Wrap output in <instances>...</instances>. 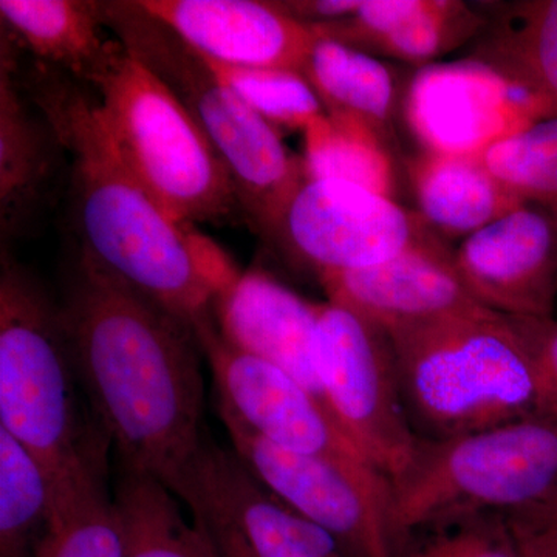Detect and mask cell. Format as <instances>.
Returning a JSON list of instances; mask_svg holds the SVG:
<instances>
[{
	"label": "cell",
	"instance_id": "603a6c76",
	"mask_svg": "<svg viewBox=\"0 0 557 557\" xmlns=\"http://www.w3.org/2000/svg\"><path fill=\"white\" fill-rule=\"evenodd\" d=\"M318 35V33H317ZM302 75L317 91L325 113L364 124L388 146L395 143V123L403 97L394 70L380 58L319 36Z\"/></svg>",
	"mask_w": 557,
	"mask_h": 557
},
{
	"label": "cell",
	"instance_id": "ba28073f",
	"mask_svg": "<svg viewBox=\"0 0 557 557\" xmlns=\"http://www.w3.org/2000/svg\"><path fill=\"white\" fill-rule=\"evenodd\" d=\"M317 366L330 412L373 468L392 482L418 445L386 330L361 314L319 307Z\"/></svg>",
	"mask_w": 557,
	"mask_h": 557
},
{
	"label": "cell",
	"instance_id": "7402d4cb",
	"mask_svg": "<svg viewBox=\"0 0 557 557\" xmlns=\"http://www.w3.org/2000/svg\"><path fill=\"white\" fill-rule=\"evenodd\" d=\"M486 16L469 58L525 91L542 119L557 116V0L500 3Z\"/></svg>",
	"mask_w": 557,
	"mask_h": 557
},
{
	"label": "cell",
	"instance_id": "277c9868",
	"mask_svg": "<svg viewBox=\"0 0 557 557\" xmlns=\"http://www.w3.org/2000/svg\"><path fill=\"white\" fill-rule=\"evenodd\" d=\"M0 428L38 458L53 497L108 468L110 445L81 388L60 307L5 255L0 273Z\"/></svg>",
	"mask_w": 557,
	"mask_h": 557
},
{
	"label": "cell",
	"instance_id": "5b68a950",
	"mask_svg": "<svg viewBox=\"0 0 557 557\" xmlns=\"http://www.w3.org/2000/svg\"><path fill=\"white\" fill-rule=\"evenodd\" d=\"M106 27L149 69L196 121L228 172L242 215L265 234L306 180L302 159L281 134L222 83L200 53L138 0L101 2Z\"/></svg>",
	"mask_w": 557,
	"mask_h": 557
},
{
	"label": "cell",
	"instance_id": "e0dca14e",
	"mask_svg": "<svg viewBox=\"0 0 557 557\" xmlns=\"http://www.w3.org/2000/svg\"><path fill=\"white\" fill-rule=\"evenodd\" d=\"M319 307L265 271L248 270L220 293L211 314L231 346L284 370L330 412L317 366Z\"/></svg>",
	"mask_w": 557,
	"mask_h": 557
},
{
	"label": "cell",
	"instance_id": "3957f363",
	"mask_svg": "<svg viewBox=\"0 0 557 557\" xmlns=\"http://www.w3.org/2000/svg\"><path fill=\"white\" fill-rule=\"evenodd\" d=\"M410 426L448 440L541 416L536 372L493 310L386 330Z\"/></svg>",
	"mask_w": 557,
	"mask_h": 557
},
{
	"label": "cell",
	"instance_id": "4dcf8cb0",
	"mask_svg": "<svg viewBox=\"0 0 557 557\" xmlns=\"http://www.w3.org/2000/svg\"><path fill=\"white\" fill-rule=\"evenodd\" d=\"M531 359L541 394L542 418H557V321L553 317H507Z\"/></svg>",
	"mask_w": 557,
	"mask_h": 557
},
{
	"label": "cell",
	"instance_id": "30bf717a",
	"mask_svg": "<svg viewBox=\"0 0 557 557\" xmlns=\"http://www.w3.org/2000/svg\"><path fill=\"white\" fill-rule=\"evenodd\" d=\"M263 237L321 277L380 265L437 236L391 197L306 177Z\"/></svg>",
	"mask_w": 557,
	"mask_h": 557
},
{
	"label": "cell",
	"instance_id": "52a82bcc",
	"mask_svg": "<svg viewBox=\"0 0 557 557\" xmlns=\"http://www.w3.org/2000/svg\"><path fill=\"white\" fill-rule=\"evenodd\" d=\"M94 90L124 160L171 218L196 225L242 215L228 172L203 132L123 46Z\"/></svg>",
	"mask_w": 557,
	"mask_h": 557
},
{
	"label": "cell",
	"instance_id": "9c48e42d",
	"mask_svg": "<svg viewBox=\"0 0 557 557\" xmlns=\"http://www.w3.org/2000/svg\"><path fill=\"white\" fill-rule=\"evenodd\" d=\"M231 446L278 500L339 542L348 557H394L391 485L369 463L304 456L270 445L219 408Z\"/></svg>",
	"mask_w": 557,
	"mask_h": 557
},
{
	"label": "cell",
	"instance_id": "8fae6325",
	"mask_svg": "<svg viewBox=\"0 0 557 557\" xmlns=\"http://www.w3.org/2000/svg\"><path fill=\"white\" fill-rule=\"evenodd\" d=\"M194 333L214 380L218 408L252 434L289 453L369 463L314 395L284 370L231 346L212 314Z\"/></svg>",
	"mask_w": 557,
	"mask_h": 557
},
{
	"label": "cell",
	"instance_id": "484cf974",
	"mask_svg": "<svg viewBox=\"0 0 557 557\" xmlns=\"http://www.w3.org/2000/svg\"><path fill=\"white\" fill-rule=\"evenodd\" d=\"M33 557H123L108 468L90 472L53 497L49 530Z\"/></svg>",
	"mask_w": 557,
	"mask_h": 557
},
{
	"label": "cell",
	"instance_id": "2e32d148",
	"mask_svg": "<svg viewBox=\"0 0 557 557\" xmlns=\"http://www.w3.org/2000/svg\"><path fill=\"white\" fill-rule=\"evenodd\" d=\"M207 60L302 73L318 35L271 2L138 0Z\"/></svg>",
	"mask_w": 557,
	"mask_h": 557
},
{
	"label": "cell",
	"instance_id": "f1b7e54d",
	"mask_svg": "<svg viewBox=\"0 0 557 557\" xmlns=\"http://www.w3.org/2000/svg\"><path fill=\"white\" fill-rule=\"evenodd\" d=\"M215 76L276 129L306 131L325 109L306 76L284 69L237 67L207 60Z\"/></svg>",
	"mask_w": 557,
	"mask_h": 557
},
{
	"label": "cell",
	"instance_id": "44dd1931",
	"mask_svg": "<svg viewBox=\"0 0 557 557\" xmlns=\"http://www.w3.org/2000/svg\"><path fill=\"white\" fill-rule=\"evenodd\" d=\"M418 218L440 239H467L522 203L482 157L420 153L408 161Z\"/></svg>",
	"mask_w": 557,
	"mask_h": 557
},
{
	"label": "cell",
	"instance_id": "836d02e7",
	"mask_svg": "<svg viewBox=\"0 0 557 557\" xmlns=\"http://www.w3.org/2000/svg\"><path fill=\"white\" fill-rule=\"evenodd\" d=\"M190 515L199 516L205 520L222 557H255L245 542L242 541L239 534L236 533V530H233L228 523L212 518V516L203 515V512H190Z\"/></svg>",
	"mask_w": 557,
	"mask_h": 557
},
{
	"label": "cell",
	"instance_id": "d4e9b609",
	"mask_svg": "<svg viewBox=\"0 0 557 557\" xmlns=\"http://www.w3.org/2000/svg\"><path fill=\"white\" fill-rule=\"evenodd\" d=\"M304 174L333 180L394 199L398 177L394 149L372 129L343 116H318L304 131Z\"/></svg>",
	"mask_w": 557,
	"mask_h": 557
},
{
	"label": "cell",
	"instance_id": "8992f818",
	"mask_svg": "<svg viewBox=\"0 0 557 557\" xmlns=\"http://www.w3.org/2000/svg\"><path fill=\"white\" fill-rule=\"evenodd\" d=\"M391 485L395 553L416 534L557 496V418L418 440Z\"/></svg>",
	"mask_w": 557,
	"mask_h": 557
},
{
	"label": "cell",
	"instance_id": "cb8c5ba5",
	"mask_svg": "<svg viewBox=\"0 0 557 557\" xmlns=\"http://www.w3.org/2000/svg\"><path fill=\"white\" fill-rule=\"evenodd\" d=\"M113 504L123 557H222L205 520H188L180 498L145 472L120 467Z\"/></svg>",
	"mask_w": 557,
	"mask_h": 557
},
{
	"label": "cell",
	"instance_id": "6da1fadb",
	"mask_svg": "<svg viewBox=\"0 0 557 557\" xmlns=\"http://www.w3.org/2000/svg\"><path fill=\"white\" fill-rule=\"evenodd\" d=\"M60 311L84 397L120 467L175 494L209 437L194 329L83 256Z\"/></svg>",
	"mask_w": 557,
	"mask_h": 557
},
{
	"label": "cell",
	"instance_id": "83f0119b",
	"mask_svg": "<svg viewBox=\"0 0 557 557\" xmlns=\"http://www.w3.org/2000/svg\"><path fill=\"white\" fill-rule=\"evenodd\" d=\"M483 163L512 194L557 215V116L494 143Z\"/></svg>",
	"mask_w": 557,
	"mask_h": 557
},
{
	"label": "cell",
	"instance_id": "1f68e13d",
	"mask_svg": "<svg viewBox=\"0 0 557 557\" xmlns=\"http://www.w3.org/2000/svg\"><path fill=\"white\" fill-rule=\"evenodd\" d=\"M522 557H557V496L504 515Z\"/></svg>",
	"mask_w": 557,
	"mask_h": 557
},
{
	"label": "cell",
	"instance_id": "4316f807",
	"mask_svg": "<svg viewBox=\"0 0 557 557\" xmlns=\"http://www.w3.org/2000/svg\"><path fill=\"white\" fill-rule=\"evenodd\" d=\"M53 515V487L30 450L0 428V557H33Z\"/></svg>",
	"mask_w": 557,
	"mask_h": 557
},
{
	"label": "cell",
	"instance_id": "ac0fdd59",
	"mask_svg": "<svg viewBox=\"0 0 557 557\" xmlns=\"http://www.w3.org/2000/svg\"><path fill=\"white\" fill-rule=\"evenodd\" d=\"M487 16L460 0H361L344 20L310 27L372 57L424 67L486 27Z\"/></svg>",
	"mask_w": 557,
	"mask_h": 557
},
{
	"label": "cell",
	"instance_id": "9a60e30c",
	"mask_svg": "<svg viewBox=\"0 0 557 557\" xmlns=\"http://www.w3.org/2000/svg\"><path fill=\"white\" fill-rule=\"evenodd\" d=\"M318 281L329 302L384 330L486 310L461 281L454 249L440 237L380 265L322 274Z\"/></svg>",
	"mask_w": 557,
	"mask_h": 557
},
{
	"label": "cell",
	"instance_id": "d6a6232c",
	"mask_svg": "<svg viewBox=\"0 0 557 557\" xmlns=\"http://www.w3.org/2000/svg\"><path fill=\"white\" fill-rule=\"evenodd\" d=\"M278 10L300 24L317 27L350 16L361 5V0H273Z\"/></svg>",
	"mask_w": 557,
	"mask_h": 557
},
{
	"label": "cell",
	"instance_id": "ffe728a7",
	"mask_svg": "<svg viewBox=\"0 0 557 557\" xmlns=\"http://www.w3.org/2000/svg\"><path fill=\"white\" fill-rule=\"evenodd\" d=\"M3 27L35 54L70 78L95 89L121 51L108 38L101 2L90 0H0Z\"/></svg>",
	"mask_w": 557,
	"mask_h": 557
},
{
	"label": "cell",
	"instance_id": "5bb4252c",
	"mask_svg": "<svg viewBox=\"0 0 557 557\" xmlns=\"http://www.w3.org/2000/svg\"><path fill=\"white\" fill-rule=\"evenodd\" d=\"M175 496L228 523L255 557H348L339 542L278 500L233 449L207 438Z\"/></svg>",
	"mask_w": 557,
	"mask_h": 557
},
{
	"label": "cell",
	"instance_id": "7a4b0ae2",
	"mask_svg": "<svg viewBox=\"0 0 557 557\" xmlns=\"http://www.w3.org/2000/svg\"><path fill=\"white\" fill-rule=\"evenodd\" d=\"M17 79L69 156L73 222L83 258L194 325L242 273L194 225L171 218L124 160L97 94L36 61Z\"/></svg>",
	"mask_w": 557,
	"mask_h": 557
},
{
	"label": "cell",
	"instance_id": "7c38bea8",
	"mask_svg": "<svg viewBox=\"0 0 557 557\" xmlns=\"http://www.w3.org/2000/svg\"><path fill=\"white\" fill-rule=\"evenodd\" d=\"M403 115L423 152L482 157L494 143L542 120L534 101L472 58L417 70Z\"/></svg>",
	"mask_w": 557,
	"mask_h": 557
},
{
	"label": "cell",
	"instance_id": "4fadbf2b",
	"mask_svg": "<svg viewBox=\"0 0 557 557\" xmlns=\"http://www.w3.org/2000/svg\"><path fill=\"white\" fill-rule=\"evenodd\" d=\"M471 295L504 317H553L557 298V215L522 201L454 249Z\"/></svg>",
	"mask_w": 557,
	"mask_h": 557
},
{
	"label": "cell",
	"instance_id": "f546056e",
	"mask_svg": "<svg viewBox=\"0 0 557 557\" xmlns=\"http://www.w3.org/2000/svg\"><path fill=\"white\" fill-rule=\"evenodd\" d=\"M394 557H522L504 515H483L424 531L406 541Z\"/></svg>",
	"mask_w": 557,
	"mask_h": 557
},
{
	"label": "cell",
	"instance_id": "d6986e66",
	"mask_svg": "<svg viewBox=\"0 0 557 557\" xmlns=\"http://www.w3.org/2000/svg\"><path fill=\"white\" fill-rule=\"evenodd\" d=\"M0 226L2 240L30 225L64 150L17 79V53L2 32L0 51Z\"/></svg>",
	"mask_w": 557,
	"mask_h": 557
}]
</instances>
